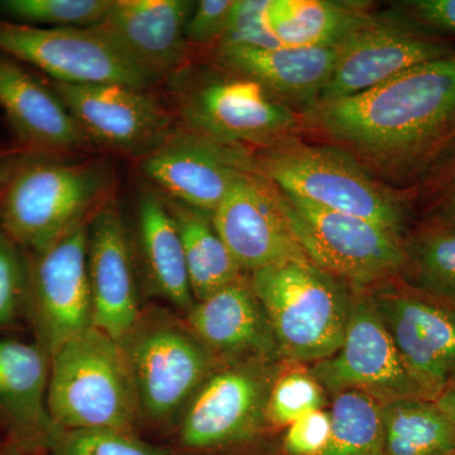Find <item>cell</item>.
I'll list each match as a JSON object with an SVG mask.
<instances>
[{
  "label": "cell",
  "instance_id": "1",
  "mask_svg": "<svg viewBox=\"0 0 455 455\" xmlns=\"http://www.w3.org/2000/svg\"><path fill=\"white\" fill-rule=\"evenodd\" d=\"M301 127L371 175L423 180L455 148V49L361 94L310 107Z\"/></svg>",
  "mask_w": 455,
  "mask_h": 455
},
{
  "label": "cell",
  "instance_id": "2",
  "mask_svg": "<svg viewBox=\"0 0 455 455\" xmlns=\"http://www.w3.org/2000/svg\"><path fill=\"white\" fill-rule=\"evenodd\" d=\"M118 343L136 394L140 433L164 443L220 362L184 317L156 302H146Z\"/></svg>",
  "mask_w": 455,
  "mask_h": 455
},
{
  "label": "cell",
  "instance_id": "3",
  "mask_svg": "<svg viewBox=\"0 0 455 455\" xmlns=\"http://www.w3.org/2000/svg\"><path fill=\"white\" fill-rule=\"evenodd\" d=\"M283 362L218 364L163 443L171 455H276L266 410Z\"/></svg>",
  "mask_w": 455,
  "mask_h": 455
},
{
  "label": "cell",
  "instance_id": "4",
  "mask_svg": "<svg viewBox=\"0 0 455 455\" xmlns=\"http://www.w3.org/2000/svg\"><path fill=\"white\" fill-rule=\"evenodd\" d=\"M248 276L283 361L314 364L340 348L357 292L349 284L310 259L277 263Z\"/></svg>",
  "mask_w": 455,
  "mask_h": 455
},
{
  "label": "cell",
  "instance_id": "5",
  "mask_svg": "<svg viewBox=\"0 0 455 455\" xmlns=\"http://www.w3.org/2000/svg\"><path fill=\"white\" fill-rule=\"evenodd\" d=\"M252 157L256 172L287 196L371 221L403 238V199L341 149L291 136L259 148Z\"/></svg>",
  "mask_w": 455,
  "mask_h": 455
},
{
  "label": "cell",
  "instance_id": "6",
  "mask_svg": "<svg viewBox=\"0 0 455 455\" xmlns=\"http://www.w3.org/2000/svg\"><path fill=\"white\" fill-rule=\"evenodd\" d=\"M47 406L57 427L140 433L139 405L118 340L99 331L66 343L50 359Z\"/></svg>",
  "mask_w": 455,
  "mask_h": 455
},
{
  "label": "cell",
  "instance_id": "7",
  "mask_svg": "<svg viewBox=\"0 0 455 455\" xmlns=\"http://www.w3.org/2000/svg\"><path fill=\"white\" fill-rule=\"evenodd\" d=\"M108 171L95 164H33L17 171L0 196V228L26 253L55 243L103 208Z\"/></svg>",
  "mask_w": 455,
  "mask_h": 455
},
{
  "label": "cell",
  "instance_id": "8",
  "mask_svg": "<svg viewBox=\"0 0 455 455\" xmlns=\"http://www.w3.org/2000/svg\"><path fill=\"white\" fill-rule=\"evenodd\" d=\"M173 86L188 132L228 148H262L295 136L301 127V114L241 75L226 70L180 74Z\"/></svg>",
  "mask_w": 455,
  "mask_h": 455
},
{
  "label": "cell",
  "instance_id": "9",
  "mask_svg": "<svg viewBox=\"0 0 455 455\" xmlns=\"http://www.w3.org/2000/svg\"><path fill=\"white\" fill-rule=\"evenodd\" d=\"M275 188L296 241L317 267L357 292L403 276V238L371 221L320 208Z\"/></svg>",
  "mask_w": 455,
  "mask_h": 455
},
{
  "label": "cell",
  "instance_id": "10",
  "mask_svg": "<svg viewBox=\"0 0 455 455\" xmlns=\"http://www.w3.org/2000/svg\"><path fill=\"white\" fill-rule=\"evenodd\" d=\"M89 221L40 252L26 253L27 320L33 341L50 359L66 343L94 328L88 276Z\"/></svg>",
  "mask_w": 455,
  "mask_h": 455
},
{
  "label": "cell",
  "instance_id": "11",
  "mask_svg": "<svg viewBox=\"0 0 455 455\" xmlns=\"http://www.w3.org/2000/svg\"><path fill=\"white\" fill-rule=\"evenodd\" d=\"M396 280L364 292L412 379L436 400L455 382V305Z\"/></svg>",
  "mask_w": 455,
  "mask_h": 455
},
{
  "label": "cell",
  "instance_id": "12",
  "mask_svg": "<svg viewBox=\"0 0 455 455\" xmlns=\"http://www.w3.org/2000/svg\"><path fill=\"white\" fill-rule=\"evenodd\" d=\"M0 55L36 66L55 83L147 89L156 82L92 27L51 28L0 18Z\"/></svg>",
  "mask_w": 455,
  "mask_h": 455
},
{
  "label": "cell",
  "instance_id": "13",
  "mask_svg": "<svg viewBox=\"0 0 455 455\" xmlns=\"http://www.w3.org/2000/svg\"><path fill=\"white\" fill-rule=\"evenodd\" d=\"M326 394L357 391L385 403L427 397L409 373L367 292H355L346 338L331 357L309 367Z\"/></svg>",
  "mask_w": 455,
  "mask_h": 455
},
{
  "label": "cell",
  "instance_id": "14",
  "mask_svg": "<svg viewBox=\"0 0 455 455\" xmlns=\"http://www.w3.org/2000/svg\"><path fill=\"white\" fill-rule=\"evenodd\" d=\"M454 49L405 17L373 16L338 44L333 74L317 103L361 94Z\"/></svg>",
  "mask_w": 455,
  "mask_h": 455
},
{
  "label": "cell",
  "instance_id": "15",
  "mask_svg": "<svg viewBox=\"0 0 455 455\" xmlns=\"http://www.w3.org/2000/svg\"><path fill=\"white\" fill-rule=\"evenodd\" d=\"M52 90L89 142L110 151L143 157L172 133L170 114L146 89L53 83Z\"/></svg>",
  "mask_w": 455,
  "mask_h": 455
},
{
  "label": "cell",
  "instance_id": "16",
  "mask_svg": "<svg viewBox=\"0 0 455 455\" xmlns=\"http://www.w3.org/2000/svg\"><path fill=\"white\" fill-rule=\"evenodd\" d=\"M212 221L247 275L277 263L309 259L281 211L276 188L256 170L245 171L233 182Z\"/></svg>",
  "mask_w": 455,
  "mask_h": 455
},
{
  "label": "cell",
  "instance_id": "17",
  "mask_svg": "<svg viewBox=\"0 0 455 455\" xmlns=\"http://www.w3.org/2000/svg\"><path fill=\"white\" fill-rule=\"evenodd\" d=\"M251 170L252 156L191 132L171 133L140 161L143 175L171 200L211 218L233 182Z\"/></svg>",
  "mask_w": 455,
  "mask_h": 455
},
{
  "label": "cell",
  "instance_id": "18",
  "mask_svg": "<svg viewBox=\"0 0 455 455\" xmlns=\"http://www.w3.org/2000/svg\"><path fill=\"white\" fill-rule=\"evenodd\" d=\"M88 276L94 328L116 340L130 331L145 307L130 228L110 204L88 228Z\"/></svg>",
  "mask_w": 455,
  "mask_h": 455
},
{
  "label": "cell",
  "instance_id": "19",
  "mask_svg": "<svg viewBox=\"0 0 455 455\" xmlns=\"http://www.w3.org/2000/svg\"><path fill=\"white\" fill-rule=\"evenodd\" d=\"M190 0H113L106 17L92 26L119 52L155 80L178 73L187 57Z\"/></svg>",
  "mask_w": 455,
  "mask_h": 455
},
{
  "label": "cell",
  "instance_id": "20",
  "mask_svg": "<svg viewBox=\"0 0 455 455\" xmlns=\"http://www.w3.org/2000/svg\"><path fill=\"white\" fill-rule=\"evenodd\" d=\"M182 317L220 363L247 359L283 361L248 275L196 301Z\"/></svg>",
  "mask_w": 455,
  "mask_h": 455
},
{
  "label": "cell",
  "instance_id": "21",
  "mask_svg": "<svg viewBox=\"0 0 455 455\" xmlns=\"http://www.w3.org/2000/svg\"><path fill=\"white\" fill-rule=\"evenodd\" d=\"M50 358L35 341L0 338V429L7 443L47 454L57 425L47 406Z\"/></svg>",
  "mask_w": 455,
  "mask_h": 455
},
{
  "label": "cell",
  "instance_id": "22",
  "mask_svg": "<svg viewBox=\"0 0 455 455\" xmlns=\"http://www.w3.org/2000/svg\"><path fill=\"white\" fill-rule=\"evenodd\" d=\"M130 235L143 300L187 315L196 299L178 226L164 199L152 191L140 194Z\"/></svg>",
  "mask_w": 455,
  "mask_h": 455
},
{
  "label": "cell",
  "instance_id": "23",
  "mask_svg": "<svg viewBox=\"0 0 455 455\" xmlns=\"http://www.w3.org/2000/svg\"><path fill=\"white\" fill-rule=\"evenodd\" d=\"M223 70L260 84L290 107L309 109L317 103L338 57L334 47H214Z\"/></svg>",
  "mask_w": 455,
  "mask_h": 455
},
{
  "label": "cell",
  "instance_id": "24",
  "mask_svg": "<svg viewBox=\"0 0 455 455\" xmlns=\"http://www.w3.org/2000/svg\"><path fill=\"white\" fill-rule=\"evenodd\" d=\"M0 108L20 142L33 151H74L90 145L56 92L4 55H0Z\"/></svg>",
  "mask_w": 455,
  "mask_h": 455
},
{
  "label": "cell",
  "instance_id": "25",
  "mask_svg": "<svg viewBox=\"0 0 455 455\" xmlns=\"http://www.w3.org/2000/svg\"><path fill=\"white\" fill-rule=\"evenodd\" d=\"M370 7L355 0H267V20L283 47H334L374 16Z\"/></svg>",
  "mask_w": 455,
  "mask_h": 455
},
{
  "label": "cell",
  "instance_id": "26",
  "mask_svg": "<svg viewBox=\"0 0 455 455\" xmlns=\"http://www.w3.org/2000/svg\"><path fill=\"white\" fill-rule=\"evenodd\" d=\"M164 200L178 226L196 302L247 275L221 241L209 215L173 200Z\"/></svg>",
  "mask_w": 455,
  "mask_h": 455
},
{
  "label": "cell",
  "instance_id": "27",
  "mask_svg": "<svg viewBox=\"0 0 455 455\" xmlns=\"http://www.w3.org/2000/svg\"><path fill=\"white\" fill-rule=\"evenodd\" d=\"M455 424L435 400L409 397L382 405L381 455H447Z\"/></svg>",
  "mask_w": 455,
  "mask_h": 455
},
{
  "label": "cell",
  "instance_id": "28",
  "mask_svg": "<svg viewBox=\"0 0 455 455\" xmlns=\"http://www.w3.org/2000/svg\"><path fill=\"white\" fill-rule=\"evenodd\" d=\"M406 268L403 283L448 304L455 305V226L435 220L403 241Z\"/></svg>",
  "mask_w": 455,
  "mask_h": 455
},
{
  "label": "cell",
  "instance_id": "29",
  "mask_svg": "<svg viewBox=\"0 0 455 455\" xmlns=\"http://www.w3.org/2000/svg\"><path fill=\"white\" fill-rule=\"evenodd\" d=\"M331 433L317 455H381L382 403L346 391L331 396Z\"/></svg>",
  "mask_w": 455,
  "mask_h": 455
},
{
  "label": "cell",
  "instance_id": "30",
  "mask_svg": "<svg viewBox=\"0 0 455 455\" xmlns=\"http://www.w3.org/2000/svg\"><path fill=\"white\" fill-rule=\"evenodd\" d=\"M326 391L310 368L302 363L283 362L267 401L268 427L286 429L293 421L317 409H325Z\"/></svg>",
  "mask_w": 455,
  "mask_h": 455
},
{
  "label": "cell",
  "instance_id": "31",
  "mask_svg": "<svg viewBox=\"0 0 455 455\" xmlns=\"http://www.w3.org/2000/svg\"><path fill=\"white\" fill-rule=\"evenodd\" d=\"M49 455H171L163 443L132 431L68 430L57 427L47 448Z\"/></svg>",
  "mask_w": 455,
  "mask_h": 455
},
{
  "label": "cell",
  "instance_id": "32",
  "mask_svg": "<svg viewBox=\"0 0 455 455\" xmlns=\"http://www.w3.org/2000/svg\"><path fill=\"white\" fill-rule=\"evenodd\" d=\"M113 0H4L0 11L13 20L51 28H85L100 22Z\"/></svg>",
  "mask_w": 455,
  "mask_h": 455
},
{
  "label": "cell",
  "instance_id": "33",
  "mask_svg": "<svg viewBox=\"0 0 455 455\" xmlns=\"http://www.w3.org/2000/svg\"><path fill=\"white\" fill-rule=\"evenodd\" d=\"M28 293L27 254L0 228V329L12 328L27 317Z\"/></svg>",
  "mask_w": 455,
  "mask_h": 455
},
{
  "label": "cell",
  "instance_id": "34",
  "mask_svg": "<svg viewBox=\"0 0 455 455\" xmlns=\"http://www.w3.org/2000/svg\"><path fill=\"white\" fill-rule=\"evenodd\" d=\"M215 47H283L267 20V0H236L227 31Z\"/></svg>",
  "mask_w": 455,
  "mask_h": 455
},
{
  "label": "cell",
  "instance_id": "35",
  "mask_svg": "<svg viewBox=\"0 0 455 455\" xmlns=\"http://www.w3.org/2000/svg\"><path fill=\"white\" fill-rule=\"evenodd\" d=\"M331 433V410L317 409L286 427L281 455H317Z\"/></svg>",
  "mask_w": 455,
  "mask_h": 455
},
{
  "label": "cell",
  "instance_id": "36",
  "mask_svg": "<svg viewBox=\"0 0 455 455\" xmlns=\"http://www.w3.org/2000/svg\"><path fill=\"white\" fill-rule=\"evenodd\" d=\"M236 0H200L187 26L188 44H217L229 26Z\"/></svg>",
  "mask_w": 455,
  "mask_h": 455
},
{
  "label": "cell",
  "instance_id": "37",
  "mask_svg": "<svg viewBox=\"0 0 455 455\" xmlns=\"http://www.w3.org/2000/svg\"><path fill=\"white\" fill-rule=\"evenodd\" d=\"M421 181L424 182L425 197L438 214L436 220L455 226V148Z\"/></svg>",
  "mask_w": 455,
  "mask_h": 455
},
{
  "label": "cell",
  "instance_id": "38",
  "mask_svg": "<svg viewBox=\"0 0 455 455\" xmlns=\"http://www.w3.org/2000/svg\"><path fill=\"white\" fill-rule=\"evenodd\" d=\"M401 8L407 20L427 31L455 35V0H410Z\"/></svg>",
  "mask_w": 455,
  "mask_h": 455
},
{
  "label": "cell",
  "instance_id": "39",
  "mask_svg": "<svg viewBox=\"0 0 455 455\" xmlns=\"http://www.w3.org/2000/svg\"><path fill=\"white\" fill-rule=\"evenodd\" d=\"M435 401L438 403L440 409H442L455 424V382L453 385L449 386L447 390L443 392Z\"/></svg>",
  "mask_w": 455,
  "mask_h": 455
},
{
  "label": "cell",
  "instance_id": "40",
  "mask_svg": "<svg viewBox=\"0 0 455 455\" xmlns=\"http://www.w3.org/2000/svg\"><path fill=\"white\" fill-rule=\"evenodd\" d=\"M0 455H32L26 453V451H20L14 447V445L9 444V443H5L2 448H0Z\"/></svg>",
  "mask_w": 455,
  "mask_h": 455
},
{
  "label": "cell",
  "instance_id": "41",
  "mask_svg": "<svg viewBox=\"0 0 455 455\" xmlns=\"http://www.w3.org/2000/svg\"><path fill=\"white\" fill-rule=\"evenodd\" d=\"M5 443H7V442H5V440H4V434H3L2 429H0V448H2L3 445L5 444Z\"/></svg>",
  "mask_w": 455,
  "mask_h": 455
},
{
  "label": "cell",
  "instance_id": "42",
  "mask_svg": "<svg viewBox=\"0 0 455 455\" xmlns=\"http://www.w3.org/2000/svg\"><path fill=\"white\" fill-rule=\"evenodd\" d=\"M447 455H455V449L453 451H451V453L447 454Z\"/></svg>",
  "mask_w": 455,
  "mask_h": 455
}]
</instances>
